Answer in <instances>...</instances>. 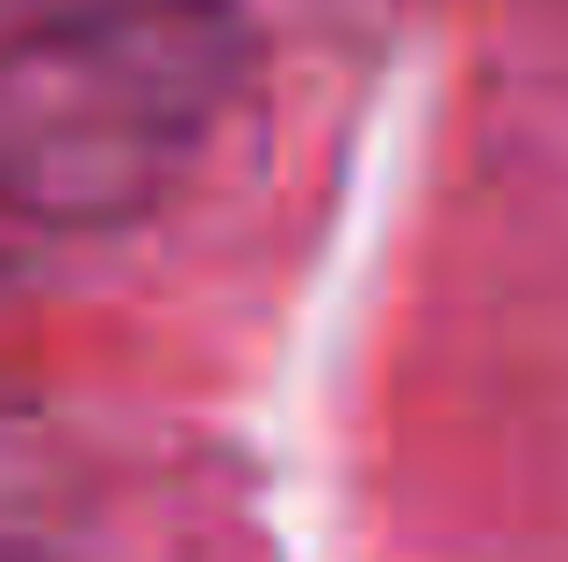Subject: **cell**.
<instances>
[{
    "instance_id": "obj_1",
    "label": "cell",
    "mask_w": 568,
    "mask_h": 562,
    "mask_svg": "<svg viewBox=\"0 0 568 562\" xmlns=\"http://www.w3.org/2000/svg\"><path fill=\"white\" fill-rule=\"evenodd\" d=\"M260 29L245 0H58L14 22L0 80V210L14 260L80 253L173 202Z\"/></svg>"
},
{
    "instance_id": "obj_2",
    "label": "cell",
    "mask_w": 568,
    "mask_h": 562,
    "mask_svg": "<svg viewBox=\"0 0 568 562\" xmlns=\"http://www.w3.org/2000/svg\"><path fill=\"white\" fill-rule=\"evenodd\" d=\"M37 8H58V0H14V22H22V14H37Z\"/></svg>"
}]
</instances>
